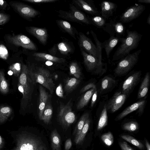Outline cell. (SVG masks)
Listing matches in <instances>:
<instances>
[{
	"label": "cell",
	"mask_w": 150,
	"mask_h": 150,
	"mask_svg": "<svg viewBox=\"0 0 150 150\" xmlns=\"http://www.w3.org/2000/svg\"><path fill=\"white\" fill-rule=\"evenodd\" d=\"M9 91L8 83L3 71H0V91L2 93H7Z\"/></svg>",
	"instance_id": "cell-39"
},
{
	"label": "cell",
	"mask_w": 150,
	"mask_h": 150,
	"mask_svg": "<svg viewBox=\"0 0 150 150\" xmlns=\"http://www.w3.org/2000/svg\"><path fill=\"white\" fill-rule=\"evenodd\" d=\"M33 56L38 60H47L58 63H62L66 62L65 59L62 58L57 57L48 54L40 53L35 52L33 54Z\"/></svg>",
	"instance_id": "cell-21"
},
{
	"label": "cell",
	"mask_w": 150,
	"mask_h": 150,
	"mask_svg": "<svg viewBox=\"0 0 150 150\" xmlns=\"http://www.w3.org/2000/svg\"><path fill=\"white\" fill-rule=\"evenodd\" d=\"M12 109L9 107L6 106L0 108V123L5 122L11 114Z\"/></svg>",
	"instance_id": "cell-37"
},
{
	"label": "cell",
	"mask_w": 150,
	"mask_h": 150,
	"mask_svg": "<svg viewBox=\"0 0 150 150\" xmlns=\"http://www.w3.org/2000/svg\"><path fill=\"white\" fill-rule=\"evenodd\" d=\"M16 145L13 150H37L42 144L36 136L28 133L19 134L16 138Z\"/></svg>",
	"instance_id": "cell-3"
},
{
	"label": "cell",
	"mask_w": 150,
	"mask_h": 150,
	"mask_svg": "<svg viewBox=\"0 0 150 150\" xmlns=\"http://www.w3.org/2000/svg\"><path fill=\"white\" fill-rule=\"evenodd\" d=\"M72 4L78 9L93 16L100 15V11L91 0H74Z\"/></svg>",
	"instance_id": "cell-14"
},
{
	"label": "cell",
	"mask_w": 150,
	"mask_h": 150,
	"mask_svg": "<svg viewBox=\"0 0 150 150\" xmlns=\"http://www.w3.org/2000/svg\"><path fill=\"white\" fill-rule=\"evenodd\" d=\"M92 88L96 89V85L93 83H90L83 87L80 91V93H82Z\"/></svg>",
	"instance_id": "cell-44"
},
{
	"label": "cell",
	"mask_w": 150,
	"mask_h": 150,
	"mask_svg": "<svg viewBox=\"0 0 150 150\" xmlns=\"http://www.w3.org/2000/svg\"><path fill=\"white\" fill-rule=\"evenodd\" d=\"M81 81L76 78L72 77L67 79L65 82L64 88L65 91L68 93L72 92L79 85Z\"/></svg>",
	"instance_id": "cell-29"
},
{
	"label": "cell",
	"mask_w": 150,
	"mask_h": 150,
	"mask_svg": "<svg viewBox=\"0 0 150 150\" xmlns=\"http://www.w3.org/2000/svg\"><path fill=\"white\" fill-rule=\"evenodd\" d=\"M8 55V51L5 47L3 45L0 46V57L3 59H6Z\"/></svg>",
	"instance_id": "cell-43"
},
{
	"label": "cell",
	"mask_w": 150,
	"mask_h": 150,
	"mask_svg": "<svg viewBox=\"0 0 150 150\" xmlns=\"http://www.w3.org/2000/svg\"><path fill=\"white\" fill-rule=\"evenodd\" d=\"M119 144L122 150H134L125 142H120Z\"/></svg>",
	"instance_id": "cell-48"
},
{
	"label": "cell",
	"mask_w": 150,
	"mask_h": 150,
	"mask_svg": "<svg viewBox=\"0 0 150 150\" xmlns=\"http://www.w3.org/2000/svg\"><path fill=\"white\" fill-rule=\"evenodd\" d=\"M92 25L98 28H103L106 23V19L101 16H93L90 17Z\"/></svg>",
	"instance_id": "cell-33"
},
{
	"label": "cell",
	"mask_w": 150,
	"mask_h": 150,
	"mask_svg": "<svg viewBox=\"0 0 150 150\" xmlns=\"http://www.w3.org/2000/svg\"><path fill=\"white\" fill-rule=\"evenodd\" d=\"M108 117L106 104L105 105L102 111L98 121L97 129L101 130L108 124Z\"/></svg>",
	"instance_id": "cell-30"
},
{
	"label": "cell",
	"mask_w": 150,
	"mask_h": 150,
	"mask_svg": "<svg viewBox=\"0 0 150 150\" xmlns=\"http://www.w3.org/2000/svg\"><path fill=\"white\" fill-rule=\"evenodd\" d=\"M4 142L3 139L0 135V149H1L4 146Z\"/></svg>",
	"instance_id": "cell-52"
},
{
	"label": "cell",
	"mask_w": 150,
	"mask_h": 150,
	"mask_svg": "<svg viewBox=\"0 0 150 150\" xmlns=\"http://www.w3.org/2000/svg\"><path fill=\"white\" fill-rule=\"evenodd\" d=\"M19 82L24 89V96L23 99L26 101V106L31 98L33 91V85L34 84L28 74V68L24 64L22 65L21 74L19 77Z\"/></svg>",
	"instance_id": "cell-7"
},
{
	"label": "cell",
	"mask_w": 150,
	"mask_h": 150,
	"mask_svg": "<svg viewBox=\"0 0 150 150\" xmlns=\"http://www.w3.org/2000/svg\"><path fill=\"white\" fill-rule=\"evenodd\" d=\"M115 83V81L113 78L109 76H105L101 81V89L103 90L107 89Z\"/></svg>",
	"instance_id": "cell-38"
},
{
	"label": "cell",
	"mask_w": 150,
	"mask_h": 150,
	"mask_svg": "<svg viewBox=\"0 0 150 150\" xmlns=\"http://www.w3.org/2000/svg\"><path fill=\"white\" fill-rule=\"evenodd\" d=\"M50 139L52 150H60L61 137L56 129H54L52 132Z\"/></svg>",
	"instance_id": "cell-28"
},
{
	"label": "cell",
	"mask_w": 150,
	"mask_h": 150,
	"mask_svg": "<svg viewBox=\"0 0 150 150\" xmlns=\"http://www.w3.org/2000/svg\"><path fill=\"white\" fill-rule=\"evenodd\" d=\"M53 113L52 107L49 102L46 105L40 119L45 124H48L50 122Z\"/></svg>",
	"instance_id": "cell-26"
},
{
	"label": "cell",
	"mask_w": 150,
	"mask_h": 150,
	"mask_svg": "<svg viewBox=\"0 0 150 150\" xmlns=\"http://www.w3.org/2000/svg\"><path fill=\"white\" fill-rule=\"evenodd\" d=\"M7 6V3L6 1L3 0H0V6L2 8L4 9Z\"/></svg>",
	"instance_id": "cell-51"
},
{
	"label": "cell",
	"mask_w": 150,
	"mask_h": 150,
	"mask_svg": "<svg viewBox=\"0 0 150 150\" xmlns=\"http://www.w3.org/2000/svg\"><path fill=\"white\" fill-rule=\"evenodd\" d=\"M6 39L9 42L16 46H21L31 50H37L35 44L29 38L25 35L22 34L8 35L6 37Z\"/></svg>",
	"instance_id": "cell-10"
},
{
	"label": "cell",
	"mask_w": 150,
	"mask_h": 150,
	"mask_svg": "<svg viewBox=\"0 0 150 150\" xmlns=\"http://www.w3.org/2000/svg\"><path fill=\"white\" fill-rule=\"evenodd\" d=\"M71 99L66 104L61 103L57 115L58 120L64 128H67L74 123L76 116L72 109Z\"/></svg>",
	"instance_id": "cell-6"
},
{
	"label": "cell",
	"mask_w": 150,
	"mask_h": 150,
	"mask_svg": "<svg viewBox=\"0 0 150 150\" xmlns=\"http://www.w3.org/2000/svg\"><path fill=\"white\" fill-rule=\"evenodd\" d=\"M18 89L23 94V97L24 96V89L23 87L21 85L18 86Z\"/></svg>",
	"instance_id": "cell-54"
},
{
	"label": "cell",
	"mask_w": 150,
	"mask_h": 150,
	"mask_svg": "<svg viewBox=\"0 0 150 150\" xmlns=\"http://www.w3.org/2000/svg\"><path fill=\"white\" fill-rule=\"evenodd\" d=\"M96 89L93 88H91L82 96L77 104L76 108L77 110L81 109L87 105L94 91Z\"/></svg>",
	"instance_id": "cell-25"
},
{
	"label": "cell",
	"mask_w": 150,
	"mask_h": 150,
	"mask_svg": "<svg viewBox=\"0 0 150 150\" xmlns=\"http://www.w3.org/2000/svg\"><path fill=\"white\" fill-rule=\"evenodd\" d=\"M21 65L19 63H16L11 66L9 69L16 76H18L19 74L21 69Z\"/></svg>",
	"instance_id": "cell-42"
},
{
	"label": "cell",
	"mask_w": 150,
	"mask_h": 150,
	"mask_svg": "<svg viewBox=\"0 0 150 150\" xmlns=\"http://www.w3.org/2000/svg\"><path fill=\"white\" fill-rule=\"evenodd\" d=\"M24 1L33 3H52L57 1V0H24Z\"/></svg>",
	"instance_id": "cell-45"
},
{
	"label": "cell",
	"mask_w": 150,
	"mask_h": 150,
	"mask_svg": "<svg viewBox=\"0 0 150 150\" xmlns=\"http://www.w3.org/2000/svg\"><path fill=\"white\" fill-rule=\"evenodd\" d=\"M103 29L110 37L120 38L125 35L126 28L119 20L111 19L105 23Z\"/></svg>",
	"instance_id": "cell-9"
},
{
	"label": "cell",
	"mask_w": 150,
	"mask_h": 150,
	"mask_svg": "<svg viewBox=\"0 0 150 150\" xmlns=\"http://www.w3.org/2000/svg\"><path fill=\"white\" fill-rule=\"evenodd\" d=\"M69 8L70 10L68 11L62 10L58 11V16L70 21L92 25L90 17L78 9L73 4H69Z\"/></svg>",
	"instance_id": "cell-4"
},
{
	"label": "cell",
	"mask_w": 150,
	"mask_h": 150,
	"mask_svg": "<svg viewBox=\"0 0 150 150\" xmlns=\"http://www.w3.org/2000/svg\"><path fill=\"white\" fill-rule=\"evenodd\" d=\"M28 74L33 84L38 83L47 89L52 95L55 88V84L50 72L42 67H37L29 69Z\"/></svg>",
	"instance_id": "cell-2"
},
{
	"label": "cell",
	"mask_w": 150,
	"mask_h": 150,
	"mask_svg": "<svg viewBox=\"0 0 150 150\" xmlns=\"http://www.w3.org/2000/svg\"><path fill=\"white\" fill-rule=\"evenodd\" d=\"M141 71H137L128 76L123 83L122 93L127 96L132 90L141 79Z\"/></svg>",
	"instance_id": "cell-16"
},
{
	"label": "cell",
	"mask_w": 150,
	"mask_h": 150,
	"mask_svg": "<svg viewBox=\"0 0 150 150\" xmlns=\"http://www.w3.org/2000/svg\"><path fill=\"white\" fill-rule=\"evenodd\" d=\"M37 150H46V149L45 146L42 144L38 147Z\"/></svg>",
	"instance_id": "cell-55"
},
{
	"label": "cell",
	"mask_w": 150,
	"mask_h": 150,
	"mask_svg": "<svg viewBox=\"0 0 150 150\" xmlns=\"http://www.w3.org/2000/svg\"><path fill=\"white\" fill-rule=\"evenodd\" d=\"M13 72L11 70H10L8 72V74L10 75H11L13 74Z\"/></svg>",
	"instance_id": "cell-58"
},
{
	"label": "cell",
	"mask_w": 150,
	"mask_h": 150,
	"mask_svg": "<svg viewBox=\"0 0 150 150\" xmlns=\"http://www.w3.org/2000/svg\"><path fill=\"white\" fill-rule=\"evenodd\" d=\"M120 38L115 37H110L108 39L102 42L103 48L104 49L108 58H109L110 53L114 48L120 42Z\"/></svg>",
	"instance_id": "cell-22"
},
{
	"label": "cell",
	"mask_w": 150,
	"mask_h": 150,
	"mask_svg": "<svg viewBox=\"0 0 150 150\" xmlns=\"http://www.w3.org/2000/svg\"><path fill=\"white\" fill-rule=\"evenodd\" d=\"M70 74L76 78L79 79L81 75L80 68L77 62H71L69 65Z\"/></svg>",
	"instance_id": "cell-34"
},
{
	"label": "cell",
	"mask_w": 150,
	"mask_h": 150,
	"mask_svg": "<svg viewBox=\"0 0 150 150\" xmlns=\"http://www.w3.org/2000/svg\"><path fill=\"white\" fill-rule=\"evenodd\" d=\"M56 93L58 96L60 98H63L64 97L62 86L61 83H59L57 87L56 90Z\"/></svg>",
	"instance_id": "cell-46"
},
{
	"label": "cell",
	"mask_w": 150,
	"mask_h": 150,
	"mask_svg": "<svg viewBox=\"0 0 150 150\" xmlns=\"http://www.w3.org/2000/svg\"><path fill=\"white\" fill-rule=\"evenodd\" d=\"M126 38H120L121 44L115 52L112 57L113 61L120 60L130 54V52L136 49L139 45L142 35L136 31L127 30Z\"/></svg>",
	"instance_id": "cell-1"
},
{
	"label": "cell",
	"mask_w": 150,
	"mask_h": 150,
	"mask_svg": "<svg viewBox=\"0 0 150 150\" xmlns=\"http://www.w3.org/2000/svg\"><path fill=\"white\" fill-rule=\"evenodd\" d=\"M78 35V45L81 50L98 58L96 46L91 40L82 33L79 32Z\"/></svg>",
	"instance_id": "cell-12"
},
{
	"label": "cell",
	"mask_w": 150,
	"mask_h": 150,
	"mask_svg": "<svg viewBox=\"0 0 150 150\" xmlns=\"http://www.w3.org/2000/svg\"><path fill=\"white\" fill-rule=\"evenodd\" d=\"M126 97L121 91L116 92L106 104L107 110L112 113L115 112L123 105Z\"/></svg>",
	"instance_id": "cell-15"
},
{
	"label": "cell",
	"mask_w": 150,
	"mask_h": 150,
	"mask_svg": "<svg viewBox=\"0 0 150 150\" xmlns=\"http://www.w3.org/2000/svg\"><path fill=\"white\" fill-rule=\"evenodd\" d=\"M150 76L149 72L146 74L140 86L137 94L138 99L144 97L148 91L150 82Z\"/></svg>",
	"instance_id": "cell-24"
},
{
	"label": "cell",
	"mask_w": 150,
	"mask_h": 150,
	"mask_svg": "<svg viewBox=\"0 0 150 150\" xmlns=\"http://www.w3.org/2000/svg\"><path fill=\"white\" fill-rule=\"evenodd\" d=\"M147 23L150 25V14H149L147 20Z\"/></svg>",
	"instance_id": "cell-57"
},
{
	"label": "cell",
	"mask_w": 150,
	"mask_h": 150,
	"mask_svg": "<svg viewBox=\"0 0 150 150\" xmlns=\"http://www.w3.org/2000/svg\"><path fill=\"white\" fill-rule=\"evenodd\" d=\"M89 117V113L86 112L81 117L75 128L73 134L75 137L78 136L81 131L87 119Z\"/></svg>",
	"instance_id": "cell-31"
},
{
	"label": "cell",
	"mask_w": 150,
	"mask_h": 150,
	"mask_svg": "<svg viewBox=\"0 0 150 150\" xmlns=\"http://www.w3.org/2000/svg\"><path fill=\"white\" fill-rule=\"evenodd\" d=\"M84 64L87 70L98 73L104 70L103 68V63H100L96 57L81 50Z\"/></svg>",
	"instance_id": "cell-11"
},
{
	"label": "cell",
	"mask_w": 150,
	"mask_h": 150,
	"mask_svg": "<svg viewBox=\"0 0 150 150\" xmlns=\"http://www.w3.org/2000/svg\"><path fill=\"white\" fill-rule=\"evenodd\" d=\"M145 144L147 150H150V145L148 142L146 140Z\"/></svg>",
	"instance_id": "cell-56"
},
{
	"label": "cell",
	"mask_w": 150,
	"mask_h": 150,
	"mask_svg": "<svg viewBox=\"0 0 150 150\" xmlns=\"http://www.w3.org/2000/svg\"><path fill=\"white\" fill-rule=\"evenodd\" d=\"M39 99L38 115L40 119L46 105L49 102L48 100L50 96L48 93L41 85H39Z\"/></svg>",
	"instance_id": "cell-20"
},
{
	"label": "cell",
	"mask_w": 150,
	"mask_h": 150,
	"mask_svg": "<svg viewBox=\"0 0 150 150\" xmlns=\"http://www.w3.org/2000/svg\"><path fill=\"white\" fill-rule=\"evenodd\" d=\"M11 5L21 16L28 19L34 18L40 13L32 7L20 2H12Z\"/></svg>",
	"instance_id": "cell-13"
},
{
	"label": "cell",
	"mask_w": 150,
	"mask_h": 150,
	"mask_svg": "<svg viewBox=\"0 0 150 150\" xmlns=\"http://www.w3.org/2000/svg\"><path fill=\"white\" fill-rule=\"evenodd\" d=\"M146 103L145 100H141L129 106L117 116L115 120L118 121L121 120L129 114L139 109V112H142Z\"/></svg>",
	"instance_id": "cell-18"
},
{
	"label": "cell",
	"mask_w": 150,
	"mask_h": 150,
	"mask_svg": "<svg viewBox=\"0 0 150 150\" xmlns=\"http://www.w3.org/2000/svg\"><path fill=\"white\" fill-rule=\"evenodd\" d=\"M145 8V6L140 4L131 6L121 14L119 21L123 23H129L138 17Z\"/></svg>",
	"instance_id": "cell-8"
},
{
	"label": "cell",
	"mask_w": 150,
	"mask_h": 150,
	"mask_svg": "<svg viewBox=\"0 0 150 150\" xmlns=\"http://www.w3.org/2000/svg\"><path fill=\"white\" fill-rule=\"evenodd\" d=\"M117 8L115 3L111 1H104L100 4L101 14L106 19H108L113 16Z\"/></svg>",
	"instance_id": "cell-19"
},
{
	"label": "cell",
	"mask_w": 150,
	"mask_h": 150,
	"mask_svg": "<svg viewBox=\"0 0 150 150\" xmlns=\"http://www.w3.org/2000/svg\"><path fill=\"white\" fill-rule=\"evenodd\" d=\"M123 129L129 132H134L139 127L138 123L136 121H132L126 122L122 125Z\"/></svg>",
	"instance_id": "cell-40"
},
{
	"label": "cell",
	"mask_w": 150,
	"mask_h": 150,
	"mask_svg": "<svg viewBox=\"0 0 150 150\" xmlns=\"http://www.w3.org/2000/svg\"><path fill=\"white\" fill-rule=\"evenodd\" d=\"M101 139L103 143L108 146L112 145L113 143V136L110 132L103 134L101 137Z\"/></svg>",
	"instance_id": "cell-41"
},
{
	"label": "cell",
	"mask_w": 150,
	"mask_h": 150,
	"mask_svg": "<svg viewBox=\"0 0 150 150\" xmlns=\"http://www.w3.org/2000/svg\"><path fill=\"white\" fill-rule=\"evenodd\" d=\"M9 19V16L4 13H0V25L4 24Z\"/></svg>",
	"instance_id": "cell-47"
},
{
	"label": "cell",
	"mask_w": 150,
	"mask_h": 150,
	"mask_svg": "<svg viewBox=\"0 0 150 150\" xmlns=\"http://www.w3.org/2000/svg\"><path fill=\"white\" fill-rule=\"evenodd\" d=\"M97 91L96 89L94 91L91 97L92 99L91 104V108L93 107L96 102L97 98Z\"/></svg>",
	"instance_id": "cell-49"
},
{
	"label": "cell",
	"mask_w": 150,
	"mask_h": 150,
	"mask_svg": "<svg viewBox=\"0 0 150 150\" xmlns=\"http://www.w3.org/2000/svg\"><path fill=\"white\" fill-rule=\"evenodd\" d=\"M91 33L96 43L97 51L98 58L99 61L100 63H102V54L103 47L102 42L99 40L98 39L96 35L93 30H91Z\"/></svg>",
	"instance_id": "cell-36"
},
{
	"label": "cell",
	"mask_w": 150,
	"mask_h": 150,
	"mask_svg": "<svg viewBox=\"0 0 150 150\" xmlns=\"http://www.w3.org/2000/svg\"><path fill=\"white\" fill-rule=\"evenodd\" d=\"M56 49L62 54L67 55L71 53L73 49L71 45L65 42H61L58 43L57 45H54Z\"/></svg>",
	"instance_id": "cell-32"
},
{
	"label": "cell",
	"mask_w": 150,
	"mask_h": 150,
	"mask_svg": "<svg viewBox=\"0 0 150 150\" xmlns=\"http://www.w3.org/2000/svg\"><path fill=\"white\" fill-rule=\"evenodd\" d=\"M141 51V49H139L120 59L114 69L115 74L122 76L129 71L137 62Z\"/></svg>",
	"instance_id": "cell-5"
},
{
	"label": "cell",
	"mask_w": 150,
	"mask_h": 150,
	"mask_svg": "<svg viewBox=\"0 0 150 150\" xmlns=\"http://www.w3.org/2000/svg\"><path fill=\"white\" fill-rule=\"evenodd\" d=\"M138 2L140 3H143L145 4H150V0H138Z\"/></svg>",
	"instance_id": "cell-53"
},
{
	"label": "cell",
	"mask_w": 150,
	"mask_h": 150,
	"mask_svg": "<svg viewBox=\"0 0 150 150\" xmlns=\"http://www.w3.org/2000/svg\"><path fill=\"white\" fill-rule=\"evenodd\" d=\"M72 146V142L70 138L67 139L65 143V150H69Z\"/></svg>",
	"instance_id": "cell-50"
},
{
	"label": "cell",
	"mask_w": 150,
	"mask_h": 150,
	"mask_svg": "<svg viewBox=\"0 0 150 150\" xmlns=\"http://www.w3.org/2000/svg\"><path fill=\"white\" fill-rule=\"evenodd\" d=\"M56 22L58 27L62 30L69 34L75 40H76V34H78V33L69 22L62 20H57Z\"/></svg>",
	"instance_id": "cell-23"
},
{
	"label": "cell",
	"mask_w": 150,
	"mask_h": 150,
	"mask_svg": "<svg viewBox=\"0 0 150 150\" xmlns=\"http://www.w3.org/2000/svg\"><path fill=\"white\" fill-rule=\"evenodd\" d=\"M27 31L35 37L43 45L47 42L48 35L47 29L45 28L30 26L26 28Z\"/></svg>",
	"instance_id": "cell-17"
},
{
	"label": "cell",
	"mask_w": 150,
	"mask_h": 150,
	"mask_svg": "<svg viewBox=\"0 0 150 150\" xmlns=\"http://www.w3.org/2000/svg\"><path fill=\"white\" fill-rule=\"evenodd\" d=\"M121 137L126 141L132 144L141 149H144V144L140 141L128 135H123L121 136Z\"/></svg>",
	"instance_id": "cell-35"
},
{
	"label": "cell",
	"mask_w": 150,
	"mask_h": 150,
	"mask_svg": "<svg viewBox=\"0 0 150 150\" xmlns=\"http://www.w3.org/2000/svg\"><path fill=\"white\" fill-rule=\"evenodd\" d=\"M90 123L89 117L87 119L79 135L75 137L74 141L76 144H81L83 142L88 131Z\"/></svg>",
	"instance_id": "cell-27"
}]
</instances>
